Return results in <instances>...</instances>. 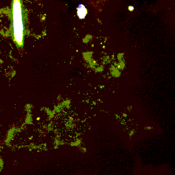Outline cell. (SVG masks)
Here are the masks:
<instances>
[{"mask_svg":"<svg viewBox=\"0 0 175 175\" xmlns=\"http://www.w3.org/2000/svg\"><path fill=\"white\" fill-rule=\"evenodd\" d=\"M87 8L83 4L79 5L78 7L77 8V14L80 19H84L87 14Z\"/></svg>","mask_w":175,"mask_h":175,"instance_id":"obj_2","label":"cell"},{"mask_svg":"<svg viewBox=\"0 0 175 175\" xmlns=\"http://www.w3.org/2000/svg\"><path fill=\"white\" fill-rule=\"evenodd\" d=\"M128 10L130 11H133L134 10V7L133 6H129L128 7Z\"/></svg>","mask_w":175,"mask_h":175,"instance_id":"obj_3","label":"cell"},{"mask_svg":"<svg viewBox=\"0 0 175 175\" xmlns=\"http://www.w3.org/2000/svg\"><path fill=\"white\" fill-rule=\"evenodd\" d=\"M13 40L19 47L23 46L24 25L21 0H13Z\"/></svg>","mask_w":175,"mask_h":175,"instance_id":"obj_1","label":"cell"}]
</instances>
